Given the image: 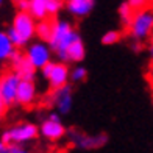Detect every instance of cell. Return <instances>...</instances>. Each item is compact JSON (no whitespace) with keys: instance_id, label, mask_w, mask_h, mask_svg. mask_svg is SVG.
I'll return each instance as SVG.
<instances>
[{"instance_id":"1","label":"cell","mask_w":153,"mask_h":153,"mask_svg":"<svg viewBox=\"0 0 153 153\" xmlns=\"http://www.w3.org/2000/svg\"><path fill=\"white\" fill-rule=\"evenodd\" d=\"M130 36L136 41H144L153 34V10L142 8L134 11L133 19L128 25Z\"/></svg>"},{"instance_id":"2","label":"cell","mask_w":153,"mask_h":153,"mask_svg":"<svg viewBox=\"0 0 153 153\" xmlns=\"http://www.w3.org/2000/svg\"><path fill=\"white\" fill-rule=\"evenodd\" d=\"M38 127H34L33 123H19L16 127H13L10 130L3 131L2 141L10 145V144H24L36 139L38 136Z\"/></svg>"},{"instance_id":"3","label":"cell","mask_w":153,"mask_h":153,"mask_svg":"<svg viewBox=\"0 0 153 153\" xmlns=\"http://www.w3.org/2000/svg\"><path fill=\"white\" fill-rule=\"evenodd\" d=\"M11 27L25 42H28L33 36H36V19L28 11H19L13 19Z\"/></svg>"},{"instance_id":"4","label":"cell","mask_w":153,"mask_h":153,"mask_svg":"<svg viewBox=\"0 0 153 153\" xmlns=\"http://www.w3.org/2000/svg\"><path fill=\"white\" fill-rule=\"evenodd\" d=\"M25 55L36 69H41L42 66H45L47 62L52 61V48L48 44H45L44 41H38V42L30 44L27 47Z\"/></svg>"},{"instance_id":"5","label":"cell","mask_w":153,"mask_h":153,"mask_svg":"<svg viewBox=\"0 0 153 153\" xmlns=\"http://www.w3.org/2000/svg\"><path fill=\"white\" fill-rule=\"evenodd\" d=\"M19 81H20V76L14 71L6 72V74H3L2 76H0V95L3 97V100L8 106L16 103Z\"/></svg>"},{"instance_id":"6","label":"cell","mask_w":153,"mask_h":153,"mask_svg":"<svg viewBox=\"0 0 153 153\" xmlns=\"http://www.w3.org/2000/svg\"><path fill=\"white\" fill-rule=\"evenodd\" d=\"M67 136L71 139V142L75 144L76 147L80 149H85V150H89V149H99L102 145H105L108 137L105 134H94V136H89V134H85L81 131H76V130H69L67 131Z\"/></svg>"},{"instance_id":"7","label":"cell","mask_w":153,"mask_h":153,"mask_svg":"<svg viewBox=\"0 0 153 153\" xmlns=\"http://www.w3.org/2000/svg\"><path fill=\"white\" fill-rule=\"evenodd\" d=\"M50 102H52V105L56 108V111L59 114H69L72 109V103H74L71 86L66 85V86L53 89V92L50 95Z\"/></svg>"},{"instance_id":"8","label":"cell","mask_w":153,"mask_h":153,"mask_svg":"<svg viewBox=\"0 0 153 153\" xmlns=\"http://www.w3.org/2000/svg\"><path fill=\"white\" fill-rule=\"evenodd\" d=\"M11 61V66H13V71H14L22 80H33L34 78V72H36V67L31 64V61L27 58L25 53H20V52H14L13 56L10 58Z\"/></svg>"},{"instance_id":"9","label":"cell","mask_w":153,"mask_h":153,"mask_svg":"<svg viewBox=\"0 0 153 153\" xmlns=\"http://www.w3.org/2000/svg\"><path fill=\"white\" fill-rule=\"evenodd\" d=\"M39 131H41V134H42L45 139L53 141V142L59 141V139H62L67 134V130L64 128V125L61 123V120H53V119H50V117L42 122Z\"/></svg>"},{"instance_id":"10","label":"cell","mask_w":153,"mask_h":153,"mask_svg":"<svg viewBox=\"0 0 153 153\" xmlns=\"http://www.w3.org/2000/svg\"><path fill=\"white\" fill-rule=\"evenodd\" d=\"M36 100V86L33 80H22L19 81L17 88V95H16V103L22 106H30Z\"/></svg>"},{"instance_id":"11","label":"cell","mask_w":153,"mask_h":153,"mask_svg":"<svg viewBox=\"0 0 153 153\" xmlns=\"http://www.w3.org/2000/svg\"><path fill=\"white\" fill-rule=\"evenodd\" d=\"M69 78H71V71L64 61L61 62H55L53 69H52V74L48 76V83H50V88L52 89H56L61 86H66Z\"/></svg>"},{"instance_id":"12","label":"cell","mask_w":153,"mask_h":153,"mask_svg":"<svg viewBox=\"0 0 153 153\" xmlns=\"http://www.w3.org/2000/svg\"><path fill=\"white\" fill-rule=\"evenodd\" d=\"M85 55H86L85 44H83L81 38H78V39H75L74 42L69 44L66 47V50L62 52L58 58L61 61H64V62H80L83 58H85Z\"/></svg>"},{"instance_id":"13","label":"cell","mask_w":153,"mask_h":153,"mask_svg":"<svg viewBox=\"0 0 153 153\" xmlns=\"http://www.w3.org/2000/svg\"><path fill=\"white\" fill-rule=\"evenodd\" d=\"M74 28L72 25L67 22V20H58V22L53 24V33H52V38L48 41V45H50L52 50H55L62 41L67 38V34L71 33Z\"/></svg>"},{"instance_id":"14","label":"cell","mask_w":153,"mask_h":153,"mask_svg":"<svg viewBox=\"0 0 153 153\" xmlns=\"http://www.w3.org/2000/svg\"><path fill=\"white\" fill-rule=\"evenodd\" d=\"M95 0H67L66 10L75 17H85L92 11Z\"/></svg>"},{"instance_id":"15","label":"cell","mask_w":153,"mask_h":153,"mask_svg":"<svg viewBox=\"0 0 153 153\" xmlns=\"http://www.w3.org/2000/svg\"><path fill=\"white\" fill-rule=\"evenodd\" d=\"M16 45L13 44L6 31H0V61H6L13 56V53L16 52Z\"/></svg>"},{"instance_id":"16","label":"cell","mask_w":153,"mask_h":153,"mask_svg":"<svg viewBox=\"0 0 153 153\" xmlns=\"http://www.w3.org/2000/svg\"><path fill=\"white\" fill-rule=\"evenodd\" d=\"M47 3H48V0H30V10H28V13L36 20L45 19L48 16Z\"/></svg>"},{"instance_id":"17","label":"cell","mask_w":153,"mask_h":153,"mask_svg":"<svg viewBox=\"0 0 153 153\" xmlns=\"http://www.w3.org/2000/svg\"><path fill=\"white\" fill-rule=\"evenodd\" d=\"M52 33H53V24L47 19H41L39 22L36 24V36L44 41V42H48L52 38Z\"/></svg>"},{"instance_id":"18","label":"cell","mask_w":153,"mask_h":153,"mask_svg":"<svg viewBox=\"0 0 153 153\" xmlns=\"http://www.w3.org/2000/svg\"><path fill=\"white\" fill-rule=\"evenodd\" d=\"M133 14H134V10L131 8V5L128 2H123L119 6V19H120L122 25L128 27L130 22H131V19H133Z\"/></svg>"},{"instance_id":"19","label":"cell","mask_w":153,"mask_h":153,"mask_svg":"<svg viewBox=\"0 0 153 153\" xmlns=\"http://www.w3.org/2000/svg\"><path fill=\"white\" fill-rule=\"evenodd\" d=\"M78 38H80V34H78V31H75V30H72L71 33L67 34V38H66V39L62 41V42H61V44H59V45H58L56 48H55V50H53L55 53H56V56H59V55H61L62 52L66 50V47H67L69 44H71V42H74L75 39H78Z\"/></svg>"},{"instance_id":"20","label":"cell","mask_w":153,"mask_h":153,"mask_svg":"<svg viewBox=\"0 0 153 153\" xmlns=\"http://www.w3.org/2000/svg\"><path fill=\"white\" fill-rule=\"evenodd\" d=\"M120 41V33L116 31V30H111V31H106L105 34L102 36V44L105 45H114Z\"/></svg>"},{"instance_id":"21","label":"cell","mask_w":153,"mask_h":153,"mask_svg":"<svg viewBox=\"0 0 153 153\" xmlns=\"http://www.w3.org/2000/svg\"><path fill=\"white\" fill-rule=\"evenodd\" d=\"M86 76H88V71H86L85 67H81V66H76L74 71L71 72V80L75 81V83L76 81H83Z\"/></svg>"},{"instance_id":"22","label":"cell","mask_w":153,"mask_h":153,"mask_svg":"<svg viewBox=\"0 0 153 153\" xmlns=\"http://www.w3.org/2000/svg\"><path fill=\"white\" fill-rule=\"evenodd\" d=\"M62 8V0H48L47 3V13L48 16H55L58 14Z\"/></svg>"},{"instance_id":"23","label":"cell","mask_w":153,"mask_h":153,"mask_svg":"<svg viewBox=\"0 0 153 153\" xmlns=\"http://www.w3.org/2000/svg\"><path fill=\"white\" fill-rule=\"evenodd\" d=\"M6 33H8V36H10V39L13 41V44H14L16 47H24L27 42H25V41L22 39V38H20L19 36V34L14 31V28H13V27H10V28L8 30H6Z\"/></svg>"},{"instance_id":"24","label":"cell","mask_w":153,"mask_h":153,"mask_svg":"<svg viewBox=\"0 0 153 153\" xmlns=\"http://www.w3.org/2000/svg\"><path fill=\"white\" fill-rule=\"evenodd\" d=\"M127 2L131 5V8H133L134 11H137V10L147 8V5L150 3V0H127Z\"/></svg>"},{"instance_id":"25","label":"cell","mask_w":153,"mask_h":153,"mask_svg":"<svg viewBox=\"0 0 153 153\" xmlns=\"http://www.w3.org/2000/svg\"><path fill=\"white\" fill-rule=\"evenodd\" d=\"M53 64H55V62H52V61H50V62H47L45 66L41 67V74H42V76H44L45 80H48V76H50L52 69H53Z\"/></svg>"},{"instance_id":"26","label":"cell","mask_w":153,"mask_h":153,"mask_svg":"<svg viewBox=\"0 0 153 153\" xmlns=\"http://www.w3.org/2000/svg\"><path fill=\"white\" fill-rule=\"evenodd\" d=\"M8 153H30V152L24 147H20L19 144H10L8 145Z\"/></svg>"},{"instance_id":"27","label":"cell","mask_w":153,"mask_h":153,"mask_svg":"<svg viewBox=\"0 0 153 153\" xmlns=\"http://www.w3.org/2000/svg\"><path fill=\"white\" fill-rule=\"evenodd\" d=\"M17 8L19 11H28L30 10V0H17Z\"/></svg>"},{"instance_id":"28","label":"cell","mask_w":153,"mask_h":153,"mask_svg":"<svg viewBox=\"0 0 153 153\" xmlns=\"http://www.w3.org/2000/svg\"><path fill=\"white\" fill-rule=\"evenodd\" d=\"M142 41H136V39H133V44H131V48H133L134 52H139L142 48Z\"/></svg>"},{"instance_id":"29","label":"cell","mask_w":153,"mask_h":153,"mask_svg":"<svg viewBox=\"0 0 153 153\" xmlns=\"http://www.w3.org/2000/svg\"><path fill=\"white\" fill-rule=\"evenodd\" d=\"M6 108H8V105H6V103H5L3 97L0 95V116H2V114L5 113V109H6Z\"/></svg>"},{"instance_id":"30","label":"cell","mask_w":153,"mask_h":153,"mask_svg":"<svg viewBox=\"0 0 153 153\" xmlns=\"http://www.w3.org/2000/svg\"><path fill=\"white\" fill-rule=\"evenodd\" d=\"M152 39H150V47H149V52H150V58H152V61H153V34L150 36Z\"/></svg>"},{"instance_id":"31","label":"cell","mask_w":153,"mask_h":153,"mask_svg":"<svg viewBox=\"0 0 153 153\" xmlns=\"http://www.w3.org/2000/svg\"><path fill=\"white\" fill-rule=\"evenodd\" d=\"M5 150H8V145H6L3 141H0V152H5Z\"/></svg>"},{"instance_id":"32","label":"cell","mask_w":153,"mask_h":153,"mask_svg":"<svg viewBox=\"0 0 153 153\" xmlns=\"http://www.w3.org/2000/svg\"><path fill=\"white\" fill-rule=\"evenodd\" d=\"M50 119H53V120H61V119H59V113H58V114H56V113H52V114H50Z\"/></svg>"},{"instance_id":"33","label":"cell","mask_w":153,"mask_h":153,"mask_svg":"<svg viewBox=\"0 0 153 153\" xmlns=\"http://www.w3.org/2000/svg\"><path fill=\"white\" fill-rule=\"evenodd\" d=\"M0 153H8V150H5V152H0Z\"/></svg>"},{"instance_id":"34","label":"cell","mask_w":153,"mask_h":153,"mask_svg":"<svg viewBox=\"0 0 153 153\" xmlns=\"http://www.w3.org/2000/svg\"><path fill=\"white\" fill-rule=\"evenodd\" d=\"M2 3H3V0H0V5H2Z\"/></svg>"},{"instance_id":"35","label":"cell","mask_w":153,"mask_h":153,"mask_svg":"<svg viewBox=\"0 0 153 153\" xmlns=\"http://www.w3.org/2000/svg\"><path fill=\"white\" fill-rule=\"evenodd\" d=\"M0 122H2V116H0Z\"/></svg>"},{"instance_id":"36","label":"cell","mask_w":153,"mask_h":153,"mask_svg":"<svg viewBox=\"0 0 153 153\" xmlns=\"http://www.w3.org/2000/svg\"><path fill=\"white\" fill-rule=\"evenodd\" d=\"M14 2H17V0H14Z\"/></svg>"}]
</instances>
